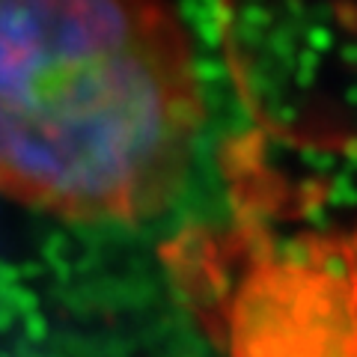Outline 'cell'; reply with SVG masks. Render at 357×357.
<instances>
[{"instance_id": "cell-1", "label": "cell", "mask_w": 357, "mask_h": 357, "mask_svg": "<svg viewBox=\"0 0 357 357\" xmlns=\"http://www.w3.org/2000/svg\"><path fill=\"white\" fill-rule=\"evenodd\" d=\"M167 0H0V197L72 223L176 203L203 131Z\"/></svg>"}]
</instances>
